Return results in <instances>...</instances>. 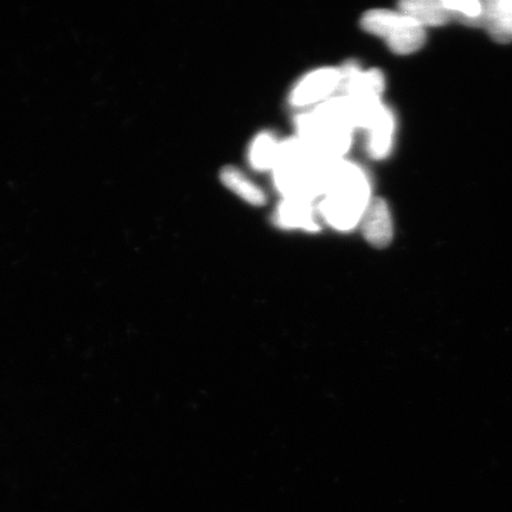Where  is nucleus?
Wrapping results in <instances>:
<instances>
[{"mask_svg":"<svg viewBox=\"0 0 512 512\" xmlns=\"http://www.w3.org/2000/svg\"><path fill=\"white\" fill-rule=\"evenodd\" d=\"M370 201L371 187L366 171L343 159L329 163L318 213L330 227L350 232L360 226Z\"/></svg>","mask_w":512,"mask_h":512,"instance_id":"f257e3e1","label":"nucleus"},{"mask_svg":"<svg viewBox=\"0 0 512 512\" xmlns=\"http://www.w3.org/2000/svg\"><path fill=\"white\" fill-rule=\"evenodd\" d=\"M296 128L300 142L325 162L342 159L350 150L355 131L337 96L298 115Z\"/></svg>","mask_w":512,"mask_h":512,"instance_id":"f03ea898","label":"nucleus"},{"mask_svg":"<svg viewBox=\"0 0 512 512\" xmlns=\"http://www.w3.org/2000/svg\"><path fill=\"white\" fill-rule=\"evenodd\" d=\"M329 163L313 155L298 138L286 140L280 144L273 169L275 187L284 198L312 202L324 194Z\"/></svg>","mask_w":512,"mask_h":512,"instance_id":"7ed1b4c3","label":"nucleus"},{"mask_svg":"<svg viewBox=\"0 0 512 512\" xmlns=\"http://www.w3.org/2000/svg\"><path fill=\"white\" fill-rule=\"evenodd\" d=\"M361 25L369 34L382 38L396 55H411L425 46V28L400 10H370Z\"/></svg>","mask_w":512,"mask_h":512,"instance_id":"20e7f679","label":"nucleus"},{"mask_svg":"<svg viewBox=\"0 0 512 512\" xmlns=\"http://www.w3.org/2000/svg\"><path fill=\"white\" fill-rule=\"evenodd\" d=\"M341 69L320 68L304 76L290 93L293 107H309L323 104L341 88Z\"/></svg>","mask_w":512,"mask_h":512,"instance_id":"39448f33","label":"nucleus"},{"mask_svg":"<svg viewBox=\"0 0 512 512\" xmlns=\"http://www.w3.org/2000/svg\"><path fill=\"white\" fill-rule=\"evenodd\" d=\"M341 69L342 82L339 92L354 98H381L386 80L379 69L363 72L360 66L350 61Z\"/></svg>","mask_w":512,"mask_h":512,"instance_id":"423d86ee","label":"nucleus"},{"mask_svg":"<svg viewBox=\"0 0 512 512\" xmlns=\"http://www.w3.org/2000/svg\"><path fill=\"white\" fill-rule=\"evenodd\" d=\"M360 226L364 239L376 248L389 246L394 236L392 214L383 198H371L362 216Z\"/></svg>","mask_w":512,"mask_h":512,"instance_id":"0eeeda50","label":"nucleus"},{"mask_svg":"<svg viewBox=\"0 0 512 512\" xmlns=\"http://www.w3.org/2000/svg\"><path fill=\"white\" fill-rule=\"evenodd\" d=\"M274 222L281 229H302L309 233L320 229L313 203L296 198H284L275 211Z\"/></svg>","mask_w":512,"mask_h":512,"instance_id":"6e6552de","label":"nucleus"},{"mask_svg":"<svg viewBox=\"0 0 512 512\" xmlns=\"http://www.w3.org/2000/svg\"><path fill=\"white\" fill-rule=\"evenodd\" d=\"M396 121L392 111L386 105L367 128V150L369 156L376 160L386 159L393 150Z\"/></svg>","mask_w":512,"mask_h":512,"instance_id":"1a4fd4ad","label":"nucleus"},{"mask_svg":"<svg viewBox=\"0 0 512 512\" xmlns=\"http://www.w3.org/2000/svg\"><path fill=\"white\" fill-rule=\"evenodd\" d=\"M483 28L497 43L512 42V0L484 2Z\"/></svg>","mask_w":512,"mask_h":512,"instance_id":"9d476101","label":"nucleus"},{"mask_svg":"<svg viewBox=\"0 0 512 512\" xmlns=\"http://www.w3.org/2000/svg\"><path fill=\"white\" fill-rule=\"evenodd\" d=\"M403 14L414 19L421 27H443L452 21L444 0H405L399 4Z\"/></svg>","mask_w":512,"mask_h":512,"instance_id":"9b49d317","label":"nucleus"},{"mask_svg":"<svg viewBox=\"0 0 512 512\" xmlns=\"http://www.w3.org/2000/svg\"><path fill=\"white\" fill-rule=\"evenodd\" d=\"M220 177L221 182L243 201L254 207L265 206L267 202L265 192L246 175H243L239 169L234 166H226L222 169Z\"/></svg>","mask_w":512,"mask_h":512,"instance_id":"f8f14e48","label":"nucleus"},{"mask_svg":"<svg viewBox=\"0 0 512 512\" xmlns=\"http://www.w3.org/2000/svg\"><path fill=\"white\" fill-rule=\"evenodd\" d=\"M280 144L272 133L258 134L248 152V160L252 168L258 171L273 170L277 164Z\"/></svg>","mask_w":512,"mask_h":512,"instance_id":"ddd939ff","label":"nucleus"},{"mask_svg":"<svg viewBox=\"0 0 512 512\" xmlns=\"http://www.w3.org/2000/svg\"><path fill=\"white\" fill-rule=\"evenodd\" d=\"M444 4L452 19L469 25L483 28L484 2L478 0H444Z\"/></svg>","mask_w":512,"mask_h":512,"instance_id":"4468645a","label":"nucleus"}]
</instances>
